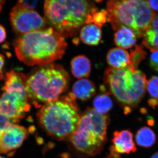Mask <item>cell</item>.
I'll use <instances>...</instances> for the list:
<instances>
[{"label":"cell","instance_id":"obj_19","mask_svg":"<svg viewBox=\"0 0 158 158\" xmlns=\"http://www.w3.org/2000/svg\"><path fill=\"white\" fill-rule=\"evenodd\" d=\"M94 109L98 113L106 114L113 107V103L109 94H99L93 101Z\"/></svg>","mask_w":158,"mask_h":158},{"label":"cell","instance_id":"obj_31","mask_svg":"<svg viewBox=\"0 0 158 158\" xmlns=\"http://www.w3.org/2000/svg\"><path fill=\"white\" fill-rule=\"evenodd\" d=\"M0 158H5L3 157L2 156H0Z\"/></svg>","mask_w":158,"mask_h":158},{"label":"cell","instance_id":"obj_22","mask_svg":"<svg viewBox=\"0 0 158 158\" xmlns=\"http://www.w3.org/2000/svg\"><path fill=\"white\" fill-rule=\"evenodd\" d=\"M18 120H15L0 113V138L4 131L11 125L15 124Z\"/></svg>","mask_w":158,"mask_h":158},{"label":"cell","instance_id":"obj_32","mask_svg":"<svg viewBox=\"0 0 158 158\" xmlns=\"http://www.w3.org/2000/svg\"><path fill=\"white\" fill-rule=\"evenodd\" d=\"M0 97H1V96H0Z\"/></svg>","mask_w":158,"mask_h":158},{"label":"cell","instance_id":"obj_5","mask_svg":"<svg viewBox=\"0 0 158 158\" xmlns=\"http://www.w3.org/2000/svg\"><path fill=\"white\" fill-rule=\"evenodd\" d=\"M104 81L110 93L124 106L126 114L130 113L144 97L148 81L140 70L134 72L128 67L121 69L108 68Z\"/></svg>","mask_w":158,"mask_h":158},{"label":"cell","instance_id":"obj_30","mask_svg":"<svg viewBox=\"0 0 158 158\" xmlns=\"http://www.w3.org/2000/svg\"><path fill=\"white\" fill-rule=\"evenodd\" d=\"M2 9V3H1V2H0V11H1Z\"/></svg>","mask_w":158,"mask_h":158},{"label":"cell","instance_id":"obj_9","mask_svg":"<svg viewBox=\"0 0 158 158\" xmlns=\"http://www.w3.org/2000/svg\"><path fill=\"white\" fill-rule=\"evenodd\" d=\"M10 19L14 31L22 35L43 30L47 24L46 20L36 11L18 2L11 9Z\"/></svg>","mask_w":158,"mask_h":158},{"label":"cell","instance_id":"obj_8","mask_svg":"<svg viewBox=\"0 0 158 158\" xmlns=\"http://www.w3.org/2000/svg\"><path fill=\"white\" fill-rule=\"evenodd\" d=\"M27 77L24 74L11 71L7 73L0 97V113L9 118L19 120L31 109L26 89Z\"/></svg>","mask_w":158,"mask_h":158},{"label":"cell","instance_id":"obj_27","mask_svg":"<svg viewBox=\"0 0 158 158\" xmlns=\"http://www.w3.org/2000/svg\"><path fill=\"white\" fill-rule=\"evenodd\" d=\"M4 57L3 55L0 54V80H2L3 78V68L4 67Z\"/></svg>","mask_w":158,"mask_h":158},{"label":"cell","instance_id":"obj_10","mask_svg":"<svg viewBox=\"0 0 158 158\" xmlns=\"http://www.w3.org/2000/svg\"><path fill=\"white\" fill-rule=\"evenodd\" d=\"M28 130L23 126L11 125L3 133L0 139V153L13 155L28 136Z\"/></svg>","mask_w":158,"mask_h":158},{"label":"cell","instance_id":"obj_21","mask_svg":"<svg viewBox=\"0 0 158 158\" xmlns=\"http://www.w3.org/2000/svg\"><path fill=\"white\" fill-rule=\"evenodd\" d=\"M148 91L153 99V101L157 102L158 100V77H153L148 81L147 84Z\"/></svg>","mask_w":158,"mask_h":158},{"label":"cell","instance_id":"obj_6","mask_svg":"<svg viewBox=\"0 0 158 158\" xmlns=\"http://www.w3.org/2000/svg\"><path fill=\"white\" fill-rule=\"evenodd\" d=\"M106 10L113 30L127 27L138 37H143L155 15L147 1L142 0L108 1Z\"/></svg>","mask_w":158,"mask_h":158},{"label":"cell","instance_id":"obj_24","mask_svg":"<svg viewBox=\"0 0 158 158\" xmlns=\"http://www.w3.org/2000/svg\"><path fill=\"white\" fill-rule=\"evenodd\" d=\"M18 2L20 3L24 7L27 9L34 10L33 9L37 6V1H19Z\"/></svg>","mask_w":158,"mask_h":158},{"label":"cell","instance_id":"obj_2","mask_svg":"<svg viewBox=\"0 0 158 158\" xmlns=\"http://www.w3.org/2000/svg\"><path fill=\"white\" fill-rule=\"evenodd\" d=\"M67 46L63 36L52 27L23 34L14 43L18 58L30 66L52 64L62 58Z\"/></svg>","mask_w":158,"mask_h":158},{"label":"cell","instance_id":"obj_23","mask_svg":"<svg viewBox=\"0 0 158 158\" xmlns=\"http://www.w3.org/2000/svg\"><path fill=\"white\" fill-rule=\"evenodd\" d=\"M150 59V63L152 68L158 72V49L152 51Z\"/></svg>","mask_w":158,"mask_h":158},{"label":"cell","instance_id":"obj_17","mask_svg":"<svg viewBox=\"0 0 158 158\" xmlns=\"http://www.w3.org/2000/svg\"><path fill=\"white\" fill-rule=\"evenodd\" d=\"M143 37V46L151 52L158 49V13L155 15Z\"/></svg>","mask_w":158,"mask_h":158},{"label":"cell","instance_id":"obj_4","mask_svg":"<svg viewBox=\"0 0 158 158\" xmlns=\"http://www.w3.org/2000/svg\"><path fill=\"white\" fill-rule=\"evenodd\" d=\"M69 82L68 74L62 66L50 64L27 77L26 89L29 99L40 107L59 98L68 88Z\"/></svg>","mask_w":158,"mask_h":158},{"label":"cell","instance_id":"obj_20","mask_svg":"<svg viewBox=\"0 0 158 158\" xmlns=\"http://www.w3.org/2000/svg\"><path fill=\"white\" fill-rule=\"evenodd\" d=\"M146 55V52L143 49L142 45H135V49L131 51L130 63L128 67L132 71H137L138 65L145 59Z\"/></svg>","mask_w":158,"mask_h":158},{"label":"cell","instance_id":"obj_18","mask_svg":"<svg viewBox=\"0 0 158 158\" xmlns=\"http://www.w3.org/2000/svg\"><path fill=\"white\" fill-rule=\"evenodd\" d=\"M135 141L139 146L148 148L152 147L155 143L156 135L150 128L143 127L137 132Z\"/></svg>","mask_w":158,"mask_h":158},{"label":"cell","instance_id":"obj_29","mask_svg":"<svg viewBox=\"0 0 158 158\" xmlns=\"http://www.w3.org/2000/svg\"><path fill=\"white\" fill-rule=\"evenodd\" d=\"M151 158H158V152L155 153L152 156Z\"/></svg>","mask_w":158,"mask_h":158},{"label":"cell","instance_id":"obj_28","mask_svg":"<svg viewBox=\"0 0 158 158\" xmlns=\"http://www.w3.org/2000/svg\"><path fill=\"white\" fill-rule=\"evenodd\" d=\"M110 154L106 158H122L120 157V156L118 155V153H117L113 149L112 147H111L110 149Z\"/></svg>","mask_w":158,"mask_h":158},{"label":"cell","instance_id":"obj_3","mask_svg":"<svg viewBox=\"0 0 158 158\" xmlns=\"http://www.w3.org/2000/svg\"><path fill=\"white\" fill-rule=\"evenodd\" d=\"M72 93L41 106L37 114L40 125L49 135L59 140L69 139L81 118Z\"/></svg>","mask_w":158,"mask_h":158},{"label":"cell","instance_id":"obj_7","mask_svg":"<svg viewBox=\"0 0 158 158\" xmlns=\"http://www.w3.org/2000/svg\"><path fill=\"white\" fill-rule=\"evenodd\" d=\"M109 117L88 109L81 116L78 125L69 138L71 143L79 152L93 156L102 150L107 139Z\"/></svg>","mask_w":158,"mask_h":158},{"label":"cell","instance_id":"obj_15","mask_svg":"<svg viewBox=\"0 0 158 158\" xmlns=\"http://www.w3.org/2000/svg\"><path fill=\"white\" fill-rule=\"evenodd\" d=\"M137 41L135 31L127 27H122L114 35V42L119 48L128 49L132 47Z\"/></svg>","mask_w":158,"mask_h":158},{"label":"cell","instance_id":"obj_26","mask_svg":"<svg viewBox=\"0 0 158 158\" xmlns=\"http://www.w3.org/2000/svg\"><path fill=\"white\" fill-rule=\"evenodd\" d=\"M6 33L5 28L0 25V44L2 43L6 39Z\"/></svg>","mask_w":158,"mask_h":158},{"label":"cell","instance_id":"obj_25","mask_svg":"<svg viewBox=\"0 0 158 158\" xmlns=\"http://www.w3.org/2000/svg\"><path fill=\"white\" fill-rule=\"evenodd\" d=\"M147 2L152 11H158V1H148Z\"/></svg>","mask_w":158,"mask_h":158},{"label":"cell","instance_id":"obj_14","mask_svg":"<svg viewBox=\"0 0 158 158\" xmlns=\"http://www.w3.org/2000/svg\"><path fill=\"white\" fill-rule=\"evenodd\" d=\"M73 75L79 79H85L90 74L91 65L90 60L83 55L77 56L71 62Z\"/></svg>","mask_w":158,"mask_h":158},{"label":"cell","instance_id":"obj_1","mask_svg":"<svg viewBox=\"0 0 158 158\" xmlns=\"http://www.w3.org/2000/svg\"><path fill=\"white\" fill-rule=\"evenodd\" d=\"M46 20L62 36L74 35L78 29L89 23L102 27L108 22L106 10H99L91 1H46Z\"/></svg>","mask_w":158,"mask_h":158},{"label":"cell","instance_id":"obj_16","mask_svg":"<svg viewBox=\"0 0 158 158\" xmlns=\"http://www.w3.org/2000/svg\"><path fill=\"white\" fill-rule=\"evenodd\" d=\"M102 35L101 27L94 23H89L82 27L80 37L85 44L95 46L98 44Z\"/></svg>","mask_w":158,"mask_h":158},{"label":"cell","instance_id":"obj_12","mask_svg":"<svg viewBox=\"0 0 158 158\" xmlns=\"http://www.w3.org/2000/svg\"><path fill=\"white\" fill-rule=\"evenodd\" d=\"M107 62L111 68L121 69L127 67L130 63V55L123 49L115 48L110 49L106 57Z\"/></svg>","mask_w":158,"mask_h":158},{"label":"cell","instance_id":"obj_11","mask_svg":"<svg viewBox=\"0 0 158 158\" xmlns=\"http://www.w3.org/2000/svg\"><path fill=\"white\" fill-rule=\"evenodd\" d=\"M113 149L117 153L128 154L135 152L137 148L133 141V135L128 130L116 131L113 134Z\"/></svg>","mask_w":158,"mask_h":158},{"label":"cell","instance_id":"obj_13","mask_svg":"<svg viewBox=\"0 0 158 158\" xmlns=\"http://www.w3.org/2000/svg\"><path fill=\"white\" fill-rule=\"evenodd\" d=\"M95 91L96 88L92 81L82 79L74 84L72 93L76 98L86 101L91 98L95 94Z\"/></svg>","mask_w":158,"mask_h":158}]
</instances>
